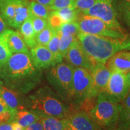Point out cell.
I'll return each instance as SVG.
<instances>
[{
    "instance_id": "1",
    "label": "cell",
    "mask_w": 130,
    "mask_h": 130,
    "mask_svg": "<svg viewBox=\"0 0 130 130\" xmlns=\"http://www.w3.org/2000/svg\"><path fill=\"white\" fill-rule=\"evenodd\" d=\"M0 77L9 88L18 93H27L40 83L42 70L34 64L30 54H12L0 68Z\"/></svg>"
},
{
    "instance_id": "2",
    "label": "cell",
    "mask_w": 130,
    "mask_h": 130,
    "mask_svg": "<svg viewBox=\"0 0 130 130\" xmlns=\"http://www.w3.org/2000/svg\"><path fill=\"white\" fill-rule=\"evenodd\" d=\"M77 39L84 51L95 63L105 64L114 54L130 50V40L101 36L80 32Z\"/></svg>"
},
{
    "instance_id": "3",
    "label": "cell",
    "mask_w": 130,
    "mask_h": 130,
    "mask_svg": "<svg viewBox=\"0 0 130 130\" xmlns=\"http://www.w3.org/2000/svg\"><path fill=\"white\" fill-rule=\"evenodd\" d=\"M27 107L40 118L47 116L64 118H67L70 114L68 104L47 86L40 87L35 93L28 96Z\"/></svg>"
},
{
    "instance_id": "4",
    "label": "cell",
    "mask_w": 130,
    "mask_h": 130,
    "mask_svg": "<svg viewBox=\"0 0 130 130\" xmlns=\"http://www.w3.org/2000/svg\"><path fill=\"white\" fill-rule=\"evenodd\" d=\"M47 69V80L58 96L66 103L72 104V78L74 68L69 63L61 61Z\"/></svg>"
},
{
    "instance_id": "5",
    "label": "cell",
    "mask_w": 130,
    "mask_h": 130,
    "mask_svg": "<svg viewBox=\"0 0 130 130\" xmlns=\"http://www.w3.org/2000/svg\"><path fill=\"white\" fill-rule=\"evenodd\" d=\"M120 107L121 104L111 100L104 92H101L89 115L100 127L110 129L116 127L118 124Z\"/></svg>"
},
{
    "instance_id": "6",
    "label": "cell",
    "mask_w": 130,
    "mask_h": 130,
    "mask_svg": "<svg viewBox=\"0 0 130 130\" xmlns=\"http://www.w3.org/2000/svg\"><path fill=\"white\" fill-rule=\"evenodd\" d=\"M98 93L92 84L90 72L84 68H74L72 78V104L81 105L96 97Z\"/></svg>"
},
{
    "instance_id": "7",
    "label": "cell",
    "mask_w": 130,
    "mask_h": 130,
    "mask_svg": "<svg viewBox=\"0 0 130 130\" xmlns=\"http://www.w3.org/2000/svg\"><path fill=\"white\" fill-rule=\"evenodd\" d=\"M0 14L6 24L19 28L30 16L28 0H0Z\"/></svg>"
},
{
    "instance_id": "8",
    "label": "cell",
    "mask_w": 130,
    "mask_h": 130,
    "mask_svg": "<svg viewBox=\"0 0 130 130\" xmlns=\"http://www.w3.org/2000/svg\"><path fill=\"white\" fill-rule=\"evenodd\" d=\"M77 21L80 31L84 33L115 39H128L127 35L124 32L111 28L101 19L95 16L81 13Z\"/></svg>"
},
{
    "instance_id": "9",
    "label": "cell",
    "mask_w": 130,
    "mask_h": 130,
    "mask_svg": "<svg viewBox=\"0 0 130 130\" xmlns=\"http://www.w3.org/2000/svg\"><path fill=\"white\" fill-rule=\"evenodd\" d=\"M82 13L98 18L111 28L123 31L117 19V12L113 0H98L93 6Z\"/></svg>"
},
{
    "instance_id": "10",
    "label": "cell",
    "mask_w": 130,
    "mask_h": 130,
    "mask_svg": "<svg viewBox=\"0 0 130 130\" xmlns=\"http://www.w3.org/2000/svg\"><path fill=\"white\" fill-rule=\"evenodd\" d=\"M129 90L126 74L112 71L106 89L103 92L111 100L121 104Z\"/></svg>"
},
{
    "instance_id": "11",
    "label": "cell",
    "mask_w": 130,
    "mask_h": 130,
    "mask_svg": "<svg viewBox=\"0 0 130 130\" xmlns=\"http://www.w3.org/2000/svg\"><path fill=\"white\" fill-rule=\"evenodd\" d=\"M64 58L74 68H84L88 71L96 64L84 51L78 39L70 47Z\"/></svg>"
},
{
    "instance_id": "12",
    "label": "cell",
    "mask_w": 130,
    "mask_h": 130,
    "mask_svg": "<svg viewBox=\"0 0 130 130\" xmlns=\"http://www.w3.org/2000/svg\"><path fill=\"white\" fill-rule=\"evenodd\" d=\"M30 55L34 64L39 69H47L61 62L45 46L37 45L31 48Z\"/></svg>"
},
{
    "instance_id": "13",
    "label": "cell",
    "mask_w": 130,
    "mask_h": 130,
    "mask_svg": "<svg viewBox=\"0 0 130 130\" xmlns=\"http://www.w3.org/2000/svg\"><path fill=\"white\" fill-rule=\"evenodd\" d=\"M68 126L71 130H100V128L88 113L77 111L67 117Z\"/></svg>"
},
{
    "instance_id": "14",
    "label": "cell",
    "mask_w": 130,
    "mask_h": 130,
    "mask_svg": "<svg viewBox=\"0 0 130 130\" xmlns=\"http://www.w3.org/2000/svg\"><path fill=\"white\" fill-rule=\"evenodd\" d=\"M89 72L92 78L93 86L98 95L101 92H104L109 81L111 71L105 64L96 63Z\"/></svg>"
},
{
    "instance_id": "15",
    "label": "cell",
    "mask_w": 130,
    "mask_h": 130,
    "mask_svg": "<svg viewBox=\"0 0 130 130\" xmlns=\"http://www.w3.org/2000/svg\"><path fill=\"white\" fill-rule=\"evenodd\" d=\"M0 95L11 111L16 113L17 111L25 109L27 102L22 101L20 93L4 86H0Z\"/></svg>"
},
{
    "instance_id": "16",
    "label": "cell",
    "mask_w": 130,
    "mask_h": 130,
    "mask_svg": "<svg viewBox=\"0 0 130 130\" xmlns=\"http://www.w3.org/2000/svg\"><path fill=\"white\" fill-rule=\"evenodd\" d=\"M106 63L107 68L111 72L118 71L127 74L130 71V51L118 52L110 57Z\"/></svg>"
},
{
    "instance_id": "17",
    "label": "cell",
    "mask_w": 130,
    "mask_h": 130,
    "mask_svg": "<svg viewBox=\"0 0 130 130\" xmlns=\"http://www.w3.org/2000/svg\"><path fill=\"white\" fill-rule=\"evenodd\" d=\"M4 33L10 51L12 54H30L28 46L20 32L11 30H6L4 31Z\"/></svg>"
},
{
    "instance_id": "18",
    "label": "cell",
    "mask_w": 130,
    "mask_h": 130,
    "mask_svg": "<svg viewBox=\"0 0 130 130\" xmlns=\"http://www.w3.org/2000/svg\"><path fill=\"white\" fill-rule=\"evenodd\" d=\"M19 30H20L21 35L27 46L32 48L37 45L36 40V35L32 27L31 16L26 19L22 24V25L19 27Z\"/></svg>"
},
{
    "instance_id": "19",
    "label": "cell",
    "mask_w": 130,
    "mask_h": 130,
    "mask_svg": "<svg viewBox=\"0 0 130 130\" xmlns=\"http://www.w3.org/2000/svg\"><path fill=\"white\" fill-rule=\"evenodd\" d=\"M44 130H64L69 128L66 118H58L53 116H41Z\"/></svg>"
},
{
    "instance_id": "20",
    "label": "cell",
    "mask_w": 130,
    "mask_h": 130,
    "mask_svg": "<svg viewBox=\"0 0 130 130\" xmlns=\"http://www.w3.org/2000/svg\"><path fill=\"white\" fill-rule=\"evenodd\" d=\"M40 119V116L35 112L25 109L16 111L13 121L17 122L22 127L25 128Z\"/></svg>"
},
{
    "instance_id": "21",
    "label": "cell",
    "mask_w": 130,
    "mask_h": 130,
    "mask_svg": "<svg viewBox=\"0 0 130 130\" xmlns=\"http://www.w3.org/2000/svg\"><path fill=\"white\" fill-rule=\"evenodd\" d=\"M54 11L60 16L63 23L77 21L79 14L81 13L77 9L71 6Z\"/></svg>"
},
{
    "instance_id": "22",
    "label": "cell",
    "mask_w": 130,
    "mask_h": 130,
    "mask_svg": "<svg viewBox=\"0 0 130 130\" xmlns=\"http://www.w3.org/2000/svg\"><path fill=\"white\" fill-rule=\"evenodd\" d=\"M51 11L48 6L40 4L36 1L30 3V15L31 16L48 19Z\"/></svg>"
},
{
    "instance_id": "23",
    "label": "cell",
    "mask_w": 130,
    "mask_h": 130,
    "mask_svg": "<svg viewBox=\"0 0 130 130\" xmlns=\"http://www.w3.org/2000/svg\"><path fill=\"white\" fill-rule=\"evenodd\" d=\"M115 9L118 10L130 28V0H115Z\"/></svg>"
},
{
    "instance_id": "24",
    "label": "cell",
    "mask_w": 130,
    "mask_h": 130,
    "mask_svg": "<svg viewBox=\"0 0 130 130\" xmlns=\"http://www.w3.org/2000/svg\"><path fill=\"white\" fill-rule=\"evenodd\" d=\"M60 33L59 43L60 53L63 58H64L70 47L76 40H77V37L65 32H61L60 31Z\"/></svg>"
},
{
    "instance_id": "25",
    "label": "cell",
    "mask_w": 130,
    "mask_h": 130,
    "mask_svg": "<svg viewBox=\"0 0 130 130\" xmlns=\"http://www.w3.org/2000/svg\"><path fill=\"white\" fill-rule=\"evenodd\" d=\"M55 31L56 30H54L48 24V25L42 31L36 35V40L37 45L46 46Z\"/></svg>"
},
{
    "instance_id": "26",
    "label": "cell",
    "mask_w": 130,
    "mask_h": 130,
    "mask_svg": "<svg viewBox=\"0 0 130 130\" xmlns=\"http://www.w3.org/2000/svg\"><path fill=\"white\" fill-rule=\"evenodd\" d=\"M12 55L3 32L0 34V68L6 64Z\"/></svg>"
},
{
    "instance_id": "27",
    "label": "cell",
    "mask_w": 130,
    "mask_h": 130,
    "mask_svg": "<svg viewBox=\"0 0 130 130\" xmlns=\"http://www.w3.org/2000/svg\"><path fill=\"white\" fill-rule=\"evenodd\" d=\"M60 33L59 30H56L54 33L51 37V40L49 42L46 47L51 51L53 54L60 61H62L63 57L60 53L59 43H60Z\"/></svg>"
},
{
    "instance_id": "28",
    "label": "cell",
    "mask_w": 130,
    "mask_h": 130,
    "mask_svg": "<svg viewBox=\"0 0 130 130\" xmlns=\"http://www.w3.org/2000/svg\"><path fill=\"white\" fill-rule=\"evenodd\" d=\"M118 126L130 130V110L121 105Z\"/></svg>"
},
{
    "instance_id": "29",
    "label": "cell",
    "mask_w": 130,
    "mask_h": 130,
    "mask_svg": "<svg viewBox=\"0 0 130 130\" xmlns=\"http://www.w3.org/2000/svg\"><path fill=\"white\" fill-rule=\"evenodd\" d=\"M61 32H65L69 35L74 36L77 37V36L80 32V30L77 21H72V22L63 23V25L58 29Z\"/></svg>"
},
{
    "instance_id": "30",
    "label": "cell",
    "mask_w": 130,
    "mask_h": 130,
    "mask_svg": "<svg viewBox=\"0 0 130 130\" xmlns=\"http://www.w3.org/2000/svg\"><path fill=\"white\" fill-rule=\"evenodd\" d=\"M30 16L31 18L32 27H33L34 30H35L36 35L42 31L48 25L47 19L31 15H30Z\"/></svg>"
},
{
    "instance_id": "31",
    "label": "cell",
    "mask_w": 130,
    "mask_h": 130,
    "mask_svg": "<svg viewBox=\"0 0 130 130\" xmlns=\"http://www.w3.org/2000/svg\"><path fill=\"white\" fill-rule=\"evenodd\" d=\"M98 0H78L73 4L72 7L80 13L87 10L93 6Z\"/></svg>"
},
{
    "instance_id": "32",
    "label": "cell",
    "mask_w": 130,
    "mask_h": 130,
    "mask_svg": "<svg viewBox=\"0 0 130 130\" xmlns=\"http://www.w3.org/2000/svg\"><path fill=\"white\" fill-rule=\"evenodd\" d=\"M47 21L48 25L55 30H58L63 24V21L54 11H51Z\"/></svg>"
},
{
    "instance_id": "33",
    "label": "cell",
    "mask_w": 130,
    "mask_h": 130,
    "mask_svg": "<svg viewBox=\"0 0 130 130\" xmlns=\"http://www.w3.org/2000/svg\"><path fill=\"white\" fill-rule=\"evenodd\" d=\"M74 1L73 0H53V3L50 6V9L52 11L62 9L67 7H72Z\"/></svg>"
},
{
    "instance_id": "34",
    "label": "cell",
    "mask_w": 130,
    "mask_h": 130,
    "mask_svg": "<svg viewBox=\"0 0 130 130\" xmlns=\"http://www.w3.org/2000/svg\"><path fill=\"white\" fill-rule=\"evenodd\" d=\"M15 113L10 110L0 113V124L12 121Z\"/></svg>"
},
{
    "instance_id": "35",
    "label": "cell",
    "mask_w": 130,
    "mask_h": 130,
    "mask_svg": "<svg viewBox=\"0 0 130 130\" xmlns=\"http://www.w3.org/2000/svg\"><path fill=\"white\" fill-rule=\"evenodd\" d=\"M24 130H44L41 119L24 128Z\"/></svg>"
},
{
    "instance_id": "36",
    "label": "cell",
    "mask_w": 130,
    "mask_h": 130,
    "mask_svg": "<svg viewBox=\"0 0 130 130\" xmlns=\"http://www.w3.org/2000/svg\"><path fill=\"white\" fill-rule=\"evenodd\" d=\"M0 130H14L13 122L11 121L0 124Z\"/></svg>"
},
{
    "instance_id": "37",
    "label": "cell",
    "mask_w": 130,
    "mask_h": 130,
    "mask_svg": "<svg viewBox=\"0 0 130 130\" xmlns=\"http://www.w3.org/2000/svg\"><path fill=\"white\" fill-rule=\"evenodd\" d=\"M121 105L125 108L130 110V90L126 96L121 102Z\"/></svg>"
},
{
    "instance_id": "38",
    "label": "cell",
    "mask_w": 130,
    "mask_h": 130,
    "mask_svg": "<svg viewBox=\"0 0 130 130\" xmlns=\"http://www.w3.org/2000/svg\"><path fill=\"white\" fill-rule=\"evenodd\" d=\"M7 110H9V108H8L7 104L3 99V98L0 95V113L5 111H7Z\"/></svg>"
},
{
    "instance_id": "39",
    "label": "cell",
    "mask_w": 130,
    "mask_h": 130,
    "mask_svg": "<svg viewBox=\"0 0 130 130\" xmlns=\"http://www.w3.org/2000/svg\"><path fill=\"white\" fill-rule=\"evenodd\" d=\"M6 30V23L0 14V34L3 33Z\"/></svg>"
},
{
    "instance_id": "40",
    "label": "cell",
    "mask_w": 130,
    "mask_h": 130,
    "mask_svg": "<svg viewBox=\"0 0 130 130\" xmlns=\"http://www.w3.org/2000/svg\"><path fill=\"white\" fill-rule=\"evenodd\" d=\"M35 1L37 3H40V4H42L43 5H45L46 6H48L50 7L51 6V4L53 3V0H35Z\"/></svg>"
},
{
    "instance_id": "41",
    "label": "cell",
    "mask_w": 130,
    "mask_h": 130,
    "mask_svg": "<svg viewBox=\"0 0 130 130\" xmlns=\"http://www.w3.org/2000/svg\"><path fill=\"white\" fill-rule=\"evenodd\" d=\"M109 130H129L128 129H126V128H122V127H115V128H111V129H110Z\"/></svg>"
},
{
    "instance_id": "42",
    "label": "cell",
    "mask_w": 130,
    "mask_h": 130,
    "mask_svg": "<svg viewBox=\"0 0 130 130\" xmlns=\"http://www.w3.org/2000/svg\"><path fill=\"white\" fill-rule=\"evenodd\" d=\"M126 77H127L128 84H129V87H130V71H129V72H128L127 74H126Z\"/></svg>"
},
{
    "instance_id": "43",
    "label": "cell",
    "mask_w": 130,
    "mask_h": 130,
    "mask_svg": "<svg viewBox=\"0 0 130 130\" xmlns=\"http://www.w3.org/2000/svg\"><path fill=\"white\" fill-rule=\"evenodd\" d=\"M3 81L1 80V77H0V86H3Z\"/></svg>"
},
{
    "instance_id": "44",
    "label": "cell",
    "mask_w": 130,
    "mask_h": 130,
    "mask_svg": "<svg viewBox=\"0 0 130 130\" xmlns=\"http://www.w3.org/2000/svg\"><path fill=\"white\" fill-rule=\"evenodd\" d=\"M64 130H71V129H70V128H66V129H64Z\"/></svg>"
},
{
    "instance_id": "45",
    "label": "cell",
    "mask_w": 130,
    "mask_h": 130,
    "mask_svg": "<svg viewBox=\"0 0 130 130\" xmlns=\"http://www.w3.org/2000/svg\"><path fill=\"white\" fill-rule=\"evenodd\" d=\"M78 1V0H73V1H74V3L75 2V1Z\"/></svg>"
}]
</instances>
